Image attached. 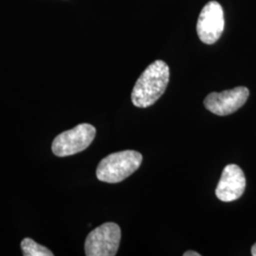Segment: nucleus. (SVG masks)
<instances>
[{"label":"nucleus","mask_w":256,"mask_h":256,"mask_svg":"<svg viewBox=\"0 0 256 256\" xmlns=\"http://www.w3.org/2000/svg\"><path fill=\"white\" fill-rule=\"evenodd\" d=\"M169 66L164 61L156 60L149 64L135 84L131 99L135 106L146 108L158 101L169 82Z\"/></svg>","instance_id":"1"},{"label":"nucleus","mask_w":256,"mask_h":256,"mask_svg":"<svg viewBox=\"0 0 256 256\" xmlns=\"http://www.w3.org/2000/svg\"><path fill=\"white\" fill-rule=\"evenodd\" d=\"M142 162V156L134 150L112 153L100 162L96 176L102 182H120L136 172Z\"/></svg>","instance_id":"2"},{"label":"nucleus","mask_w":256,"mask_h":256,"mask_svg":"<svg viewBox=\"0 0 256 256\" xmlns=\"http://www.w3.org/2000/svg\"><path fill=\"white\" fill-rule=\"evenodd\" d=\"M120 228L113 222H108L93 230L84 242L88 256H116L120 242Z\"/></svg>","instance_id":"3"},{"label":"nucleus","mask_w":256,"mask_h":256,"mask_svg":"<svg viewBox=\"0 0 256 256\" xmlns=\"http://www.w3.org/2000/svg\"><path fill=\"white\" fill-rule=\"evenodd\" d=\"M96 128L90 124H81L55 138L52 150L57 156H68L80 153L92 144Z\"/></svg>","instance_id":"4"},{"label":"nucleus","mask_w":256,"mask_h":256,"mask_svg":"<svg viewBox=\"0 0 256 256\" xmlns=\"http://www.w3.org/2000/svg\"><path fill=\"white\" fill-rule=\"evenodd\" d=\"M224 25L223 9L218 2L212 0L202 9L198 19L196 32L204 44L212 45L221 36Z\"/></svg>","instance_id":"5"},{"label":"nucleus","mask_w":256,"mask_h":256,"mask_svg":"<svg viewBox=\"0 0 256 256\" xmlns=\"http://www.w3.org/2000/svg\"><path fill=\"white\" fill-rule=\"evenodd\" d=\"M250 95V90L245 86L222 92H212L204 100V106L212 113L218 116H227L242 108Z\"/></svg>","instance_id":"6"},{"label":"nucleus","mask_w":256,"mask_h":256,"mask_svg":"<svg viewBox=\"0 0 256 256\" xmlns=\"http://www.w3.org/2000/svg\"><path fill=\"white\" fill-rule=\"evenodd\" d=\"M245 188L246 178L242 169L238 165L229 164L223 170L216 194L221 202H234L243 194Z\"/></svg>","instance_id":"7"},{"label":"nucleus","mask_w":256,"mask_h":256,"mask_svg":"<svg viewBox=\"0 0 256 256\" xmlns=\"http://www.w3.org/2000/svg\"><path fill=\"white\" fill-rule=\"evenodd\" d=\"M21 248L24 256H54V254L48 248L38 244L30 238L22 240Z\"/></svg>","instance_id":"8"},{"label":"nucleus","mask_w":256,"mask_h":256,"mask_svg":"<svg viewBox=\"0 0 256 256\" xmlns=\"http://www.w3.org/2000/svg\"><path fill=\"white\" fill-rule=\"evenodd\" d=\"M184 256H200V254L196 252H194V250H187L183 254Z\"/></svg>","instance_id":"9"},{"label":"nucleus","mask_w":256,"mask_h":256,"mask_svg":"<svg viewBox=\"0 0 256 256\" xmlns=\"http://www.w3.org/2000/svg\"><path fill=\"white\" fill-rule=\"evenodd\" d=\"M252 256H256V243L252 248Z\"/></svg>","instance_id":"10"}]
</instances>
